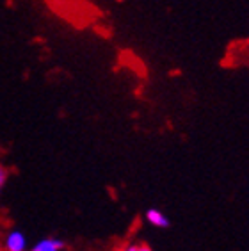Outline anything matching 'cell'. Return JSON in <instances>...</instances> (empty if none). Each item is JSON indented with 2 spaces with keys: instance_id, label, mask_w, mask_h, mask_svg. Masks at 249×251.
I'll return each mask as SVG.
<instances>
[{
  "instance_id": "2",
  "label": "cell",
  "mask_w": 249,
  "mask_h": 251,
  "mask_svg": "<svg viewBox=\"0 0 249 251\" xmlns=\"http://www.w3.org/2000/svg\"><path fill=\"white\" fill-rule=\"evenodd\" d=\"M146 221L155 228H169V225H171L168 216L158 208H148L146 210Z\"/></svg>"
},
{
  "instance_id": "5",
  "label": "cell",
  "mask_w": 249,
  "mask_h": 251,
  "mask_svg": "<svg viewBox=\"0 0 249 251\" xmlns=\"http://www.w3.org/2000/svg\"><path fill=\"white\" fill-rule=\"evenodd\" d=\"M5 182H7V169L0 164V193H2V189H4Z\"/></svg>"
},
{
  "instance_id": "4",
  "label": "cell",
  "mask_w": 249,
  "mask_h": 251,
  "mask_svg": "<svg viewBox=\"0 0 249 251\" xmlns=\"http://www.w3.org/2000/svg\"><path fill=\"white\" fill-rule=\"evenodd\" d=\"M120 251H153V250L149 246H146V244H130V246H124Z\"/></svg>"
},
{
  "instance_id": "3",
  "label": "cell",
  "mask_w": 249,
  "mask_h": 251,
  "mask_svg": "<svg viewBox=\"0 0 249 251\" xmlns=\"http://www.w3.org/2000/svg\"><path fill=\"white\" fill-rule=\"evenodd\" d=\"M64 248V242L61 239H52V237H47V239H41L32 246L30 251H62Z\"/></svg>"
},
{
  "instance_id": "1",
  "label": "cell",
  "mask_w": 249,
  "mask_h": 251,
  "mask_svg": "<svg viewBox=\"0 0 249 251\" xmlns=\"http://www.w3.org/2000/svg\"><path fill=\"white\" fill-rule=\"evenodd\" d=\"M5 251H27V237L20 230H11L4 239Z\"/></svg>"
}]
</instances>
